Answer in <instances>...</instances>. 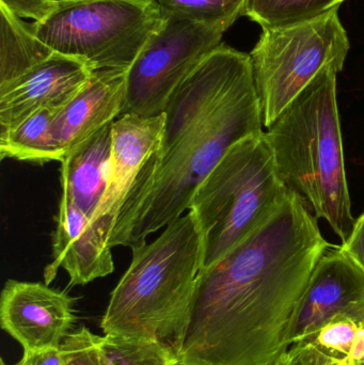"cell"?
<instances>
[{"label":"cell","instance_id":"1","mask_svg":"<svg viewBox=\"0 0 364 365\" xmlns=\"http://www.w3.org/2000/svg\"><path fill=\"white\" fill-rule=\"evenodd\" d=\"M295 193L220 261L199 270L181 365H273L295 306L331 248Z\"/></svg>","mask_w":364,"mask_h":365},{"label":"cell","instance_id":"2","mask_svg":"<svg viewBox=\"0 0 364 365\" xmlns=\"http://www.w3.org/2000/svg\"><path fill=\"white\" fill-rule=\"evenodd\" d=\"M164 130L124 200L109 238L138 248L188 210L224 154L263 133L249 53L220 44L182 81L165 109Z\"/></svg>","mask_w":364,"mask_h":365},{"label":"cell","instance_id":"3","mask_svg":"<svg viewBox=\"0 0 364 365\" xmlns=\"http://www.w3.org/2000/svg\"><path fill=\"white\" fill-rule=\"evenodd\" d=\"M339 73L326 68L265 133L280 179L342 242L355 221L337 98Z\"/></svg>","mask_w":364,"mask_h":365},{"label":"cell","instance_id":"4","mask_svg":"<svg viewBox=\"0 0 364 365\" xmlns=\"http://www.w3.org/2000/svg\"><path fill=\"white\" fill-rule=\"evenodd\" d=\"M132 251V263L111 293L100 328L105 334L160 341L175 351L200 270L201 237L192 212Z\"/></svg>","mask_w":364,"mask_h":365},{"label":"cell","instance_id":"5","mask_svg":"<svg viewBox=\"0 0 364 365\" xmlns=\"http://www.w3.org/2000/svg\"><path fill=\"white\" fill-rule=\"evenodd\" d=\"M290 192L264 132L233 145L199 185L188 207L200 233V270L239 246L275 214Z\"/></svg>","mask_w":364,"mask_h":365},{"label":"cell","instance_id":"6","mask_svg":"<svg viewBox=\"0 0 364 365\" xmlns=\"http://www.w3.org/2000/svg\"><path fill=\"white\" fill-rule=\"evenodd\" d=\"M165 25L156 0H58L53 12L30 24L55 53L94 71L128 70Z\"/></svg>","mask_w":364,"mask_h":365},{"label":"cell","instance_id":"7","mask_svg":"<svg viewBox=\"0 0 364 365\" xmlns=\"http://www.w3.org/2000/svg\"><path fill=\"white\" fill-rule=\"evenodd\" d=\"M350 48L339 8L299 23L262 28L249 55L264 128L324 68L341 72Z\"/></svg>","mask_w":364,"mask_h":365},{"label":"cell","instance_id":"8","mask_svg":"<svg viewBox=\"0 0 364 365\" xmlns=\"http://www.w3.org/2000/svg\"><path fill=\"white\" fill-rule=\"evenodd\" d=\"M219 24L166 21L128 70L121 115L151 118L165 113L169 98L228 30Z\"/></svg>","mask_w":364,"mask_h":365},{"label":"cell","instance_id":"9","mask_svg":"<svg viewBox=\"0 0 364 365\" xmlns=\"http://www.w3.org/2000/svg\"><path fill=\"white\" fill-rule=\"evenodd\" d=\"M338 315L364 326V272L340 248L327 251L316 264L286 328V349L313 340Z\"/></svg>","mask_w":364,"mask_h":365},{"label":"cell","instance_id":"10","mask_svg":"<svg viewBox=\"0 0 364 365\" xmlns=\"http://www.w3.org/2000/svg\"><path fill=\"white\" fill-rule=\"evenodd\" d=\"M75 302L45 283L8 280L0 297V326L24 351L59 349L76 322Z\"/></svg>","mask_w":364,"mask_h":365},{"label":"cell","instance_id":"11","mask_svg":"<svg viewBox=\"0 0 364 365\" xmlns=\"http://www.w3.org/2000/svg\"><path fill=\"white\" fill-rule=\"evenodd\" d=\"M94 70L78 58L53 53L0 91V137L43 108H63L91 78Z\"/></svg>","mask_w":364,"mask_h":365},{"label":"cell","instance_id":"12","mask_svg":"<svg viewBox=\"0 0 364 365\" xmlns=\"http://www.w3.org/2000/svg\"><path fill=\"white\" fill-rule=\"evenodd\" d=\"M166 115L143 118L125 115L113 124V148L106 191L91 222L110 238L118 215L137 175L162 136Z\"/></svg>","mask_w":364,"mask_h":365},{"label":"cell","instance_id":"13","mask_svg":"<svg viewBox=\"0 0 364 365\" xmlns=\"http://www.w3.org/2000/svg\"><path fill=\"white\" fill-rule=\"evenodd\" d=\"M53 234V261L45 267V284L63 268L71 287L85 285L115 272L108 237L103 235L70 195L62 192Z\"/></svg>","mask_w":364,"mask_h":365},{"label":"cell","instance_id":"14","mask_svg":"<svg viewBox=\"0 0 364 365\" xmlns=\"http://www.w3.org/2000/svg\"><path fill=\"white\" fill-rule=\"evenodd\" d=\"M128 70L94 71L83 89L60 110L51 125L56 147L64 156L121 115Z\"/></svg>","mask_w":364,"mask_h":365},{"label":"cell","instance_id":"15","mask_svg":"<svg viewBox=\"0 0 364 365\" xmlns=\"http://www.w3.org/2000/svg\"><path fill=\"white\" fill-rule=\"evenodd\" d=\"M113 123L107 124L64 156L61 163L62 192L93 218L106 191L113 148Z\"/></svg>","mask_w":364,"mask_h":365},{"label":"cell","instance_id":"16","mask_svg":"<svg viewBox=\"0 0 364 365\" xmlns=\"http://www.w3.org/2000/svg\"><path fill=\"white\" fill-rule=\"evenodd\" d=\"M55 53L6 4H0V91Z\"/></svg>","mask_w":364,"mask_h":365},{"label":"cell","instance_id":"17","mask_svg":"<svg viewBox=\"0 0 364 365\" xmlns=\"http://www.w3.org/2000/svg\"><path fill=\"white\" fill-rule=\"evenodd\" d=\"M62 108H43L14 130L0 137V158L44 165L63 160L51 135V125Z\"/></svg>","mask_w":364,"mask_h":365},{"label":"cell","instance_id":"18","mask_svg":"<svg viewBox=\"0 0 364 365\" xmlns=\"http://www.w3.org/2000/svg\"><path fill=\"white\" fill-rule=\"evenodd\" d=\"M98 349L102 365H181L175 349L160 341L105 334Z\"/></svg>","mask_w":364,"mask_h":365},{"label":"cell","instance_id":"19","mask_svg":"<svg viewBox=\"0 0 364 365\" xmlns=\"http://www.w3.org/2000/svg\"><path fill=\"white\" fill-rule=\"evenodd\" d=\"M345 0H247L244 15L262 28L291 25L320 16Z\"/></svg>","mask_w":364,"mask_h":365},{"label":"cell","instance_id":"20","mask_svg":"<svg viewBox=\"0 0 364 365\" xmlns=\"http://www.w3.org/2000/svg\"><path fill=\"white\" fill-rule=\"evenodd\" d=\"M165 21H192L230 28L243 16L247 0H156Z\"/></svg>","mask_w":364,"mask_h":365},{"label":"cell","instance_id":"21","mask_svg":"<svg viewBox=\"0 0 364 365\" xmlns=\"http://www.w3.org/2000/svg\"><path fill=\"white\" fill-rule=\"evenodd\" d=\"M360 329V326L354 319L345 315H338L325 325L311 341L329 355L350 358Z\"/></svg>","mask_w":364,"mask_h":365},{"label":"cell","instance_id":"22","mask_svg":"<svg viewBox=\"0 0 364 365\" xmlns=\"http://www.w3.org/2000/svg\"><path fill=\"white\" fill-rule=\"evenodd\" d=\"M61 365H102L98 336L81 326L64 339L60 345Z\"/></svg>","mask_w":364,"mask_h":365},{"label":"cell","instance_id":"23","mask_svg":"<svg viewBox=\"0 0 364 365\" xmlns=\"http://www.w3.org/2000/svg\"><path fill=\"white\" fill-rule=\"evenodd\" d=\"M328 356L313 341H308L291 346L273 365H326Z\"/></svg>","mask_w":364,"mask_h":365},{"label":"cell","instance_id":"24","mask_svg":"<svg viewBox=\"0 0 364 365\" xmlns=\"http://www.w3.org/2000/svg\"><path fill=\"white\" fill-rule=\"evenodd\" d=\"M340 250L364 272V212L355 221L352 233Z\"/></svg>","mask_w":364,"mask_h":365},{"label":"cell","instance_id":"25","mask_svg":"<svg viewBox=\"0 0 364 365\" xmlns=\"http://www.w3.org/2000/svg\"><path fill=\"white\" fill-rule=\"evenodd\" d=\"M1 365H6L4 359H1ZM13 365H61L60 347L44 351H24L23 358Z\"/></svg>","mask_w":364,"mask_h":365},{"label":"cell","instance_id":"26","mask_svg":"<svg viewBox=\"0 0 364 365\" xmlns=\"http://www.w3.org/2000/svg\"><path fill=\"white\" fill-rule=\"evenodd\" d=\"M348 359L350 365H364V326L359 331L354 351Z\"/></svg>","mask_w":364,"mask_h":365},{"label":"cell","instance_id":"27","mask_svg":"<svg viewBox=\"0 0 364 365\" xmlns=\"http://www.w3.org/2000/svg\"><path fill=\"white\" fill-rule=\"evenodd\" d=\"M326 365H350V359L340 356L329 355Z\"/></svg>","mask_w":364,"mask_h":365}]
</instances>
